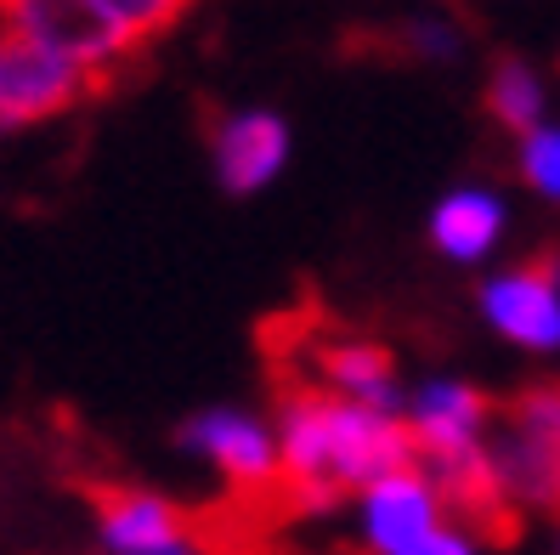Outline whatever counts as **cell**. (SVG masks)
<instances>
[{
	"label": "cell",
	"mask_w": 560,
	"mask_h": 555,
	"mask_svg": "<svg viewBox=\"0 0 560 555\" xmlns=\"http://www.w3.org/2000/svg\"><path fill=\"white\" fill-rule=\"evenodd\" d=\"M23 12L85 62H108L142 46L171 18V7H153V0H80V7H23Z\"/></svg>",
	"instance_id": "3"
},
{
	"label": "cell",
	"mask_w": 560,
	"mask_h": 555,
	"mask_svg": "<svg viewBox=\"0 0 560 555\" xmlns=\"http://www.w3.org/2000/svg\"><path fill=\"white\" fill-rule=\"evenodd\" d=\"M413 465V437L397 414L362 408L346 397H328V487H369L390 471Z\"/></svg>",
	"instance_id": "2"
},
{
	"label": "cell",
	"mask_w": 560,
	"mask_h": 555,
	"mask_svg": "<svg viewBox=\"0 0 560 555\" xmlns=\"http://www.w3.org/2000/svg\"><path fill=\"white\" fill-rule=\"evenodd\" d=\"M481 426H487V403L465 380H424L408 403V437L419 448H431L447 471L476 460Z\"/></svg>",
	"instance_id": "8"
},
{
	"label": "cell",
	"mask_w": 560,
	"mask_h": 555,
	"mask_svg": "<svg viewBox=\"0 0 560 555\" xmlns=\"http://www.w3.org/2000/svg\"><path fill=\"white\" fill-rule=\"evenodd\" d=\"M187 448L210 460V471H221L238 487H267L283 476L278 465V431L267 419H255L244 408H210L187 426Z\"/></svg>",
	"instance_id": "6"
},
{
	"label": "cell",
	"mask_w": 560,
	"mask_h": 555,
	"mask_svg": "<svg viewBox=\"0 0 560 555\" xmlns=\"http://www.w3.org/2000/svg\"><path fill=\"white\" fill-rule=\"evenodd\" d=\"M103 550L108 555H205L187 539L182 510L159 494H108L103 499Z\"/></svg>",
	"instance_id": "9"
},
{
	"label": "cell",
	"mask_w": 560,
	"mask_h": 555,
	"mask_svg": "<svg viewBox=\"0 0 560 555\" xmlns=\"http://www.w3.org/2000/svg\"><path fill=\"white\" fill-rule=\"evenodd\" d=\"M499 476L515 482V487H526L533 499H555V494H560V442L521 437L515 448H504Z\"/></svg>",
	"instance_id": "13"
},
{
	"label": "cell",
	"mask_w": 560,
	"mask_h": 555,
	"mask_svg": "<svg viewBox=\"0 0 560 555\" xmlns=\"http://www.w3.org/2000/svg\"><path fill=\"white\" fill-rule=\"evenodd\" d=\"M323 369L346 391V403L362 408H380V414H397V374H390V357L369 340H346V346H328L323 351Z\"/></svg>",
	"instance_id": "12"
},
{
	"label": "cell",
	"mask_w": 560,
	"mask_h": 555,
	"mask_svg": "<svg viewBox=\"0 0 560 555\" xmlns=\"http://www.w3.org/2000/svg\"><path fill=\"white\" fill-rule=\"evenodd\" d=\"M402 555H476V544H470L465 533H453V528H436L431 539H419V544L402 550Z\"/></svg>",
	"instance_id": "16"
},
{
	"label": "cell",
	"mask_w": 560,
	"mask_h": 555,
	"mask_svg": "<svg viewBox=\"0 0 560 555\" xmlns=\"http://www.w3.org/2000/svg\"><path fill=\"white\" fill-rule=\"evenodd\" d=\"M481 312L504 340L526 351H560V273L555 267H510L487 278Z\"/></svg>",
	"instance_id": "5"
},
{
	"label": "cell",
	"mask_w": 560,
	"mask_h": 555,
	"mask_svg": "<svg viewBox=\"0 0 560 555\" xmlns=\"http://www.w3.org/2000/svg\"><path fill=\"white\" fill-rule=\"evenodd\" d=\"M419 46H424V51H447L453 35H442V28H419Z\"/></svg>",
	"instance_id": "17"
},
{
	"label": "cell",
	"mask_w": 560,
	"mask_h": 555,
	"mask_svg": "<svg viewBox=\"0 0 560 555\" xmlns=\"http://www.w3.org/2000/svg\"><path fill=\"white\" fill-rule=\"evenodd\" d=\"M436 528H442V494H436V482L413 465L369 482L357 499V533L374 555H402L419 539H431Z\"/></svg>",
	"instance_id": "4"
},
{
	"label": "cell",
	"mask_w": 560,
	"mask_h": 555,
	"mask_svg": "<svg viewBox=\"0 0 560 555\" xmlns=\"http://www.w3.org/2000/svg\"><path fill=\"white\" fill-rule=\"evenodd\" d=\"M278 465L289 482H301L306 505H328V397H289V408L278 414Z\"/></svg>",
	"instance_id": "10"
},
{
	"label": "cell",
	"mask_w": 560,
	"mask_h": 555,
	"mask_svg": "<svg viewBox=\"0 0 560 555\" xmlns=\"http://www.w3.org/2000/svg\"><path fill=\"white\" fill-rule=\"evenodd\" d=\"M487 103H492V114H499L504 125H515V130H538L544 85H538V74L526 69V62H504V69L492 74V85H487Z\"/></svg>",
	"instance_id": "14"
},
{
	"label": "cell",
	"mask_w": 560,
	"mask_h": 555,
	"mask_svg": "<svg viewBox=\"0 0 560 555\" xmlns=\"http://www.w3.org/2000/svg\"><path fill=\"white\" fill-rule=\"evenodd\" d=\"M504 239V205L487 187H453L431 210V244L447 261H481Z\"/></svg>",
	"instance_id": "11"
},
{
	"label": "cell",
	"mask_w": 560,
	"mask_h": 555,
	"mask_svg": "<svg viewBox=\"0 0 560 555\" xmlns=\"http://www.w3.org/2000/svg\"><path fill=\"white\" fill-rule=\"evenodd\" d=\"M91 62L74 57L57 35L28 18L23 7L0 28V130H23L35 119H51L85 91Z\"/></svg>",
	"instance_id": "1"
},
{
	"label": "cell",
	"mask_w": 560,
	"mask_h": 555,
	"mask_svg": "<svg viewBox=\"0 0 560 555\" xmlns=\"http://www.w3.org/2000/svg\"><path fill=\"white\" fill-rule=\"evenodd\" d=\"M289 165V119L272 108H238L215 130V182L226 193H260Z\"/></svg>",
	"instance_id": "7"
},
{
	"label": "cell",
	"mask_w": 560,
	"mask_h": 555,
	"mask_svg": "<svg viewBox=\"0 0 560 555\" xmlns=\"http://www.w3.org/2000/svg\"><path fill=\"white\" fill-rule=\"evenodd\" d=\"M521 176L533 182L544 199H560V125H538L521 142Z\"/></svg>",
	"instance_id": "15"
}]
</instances>
